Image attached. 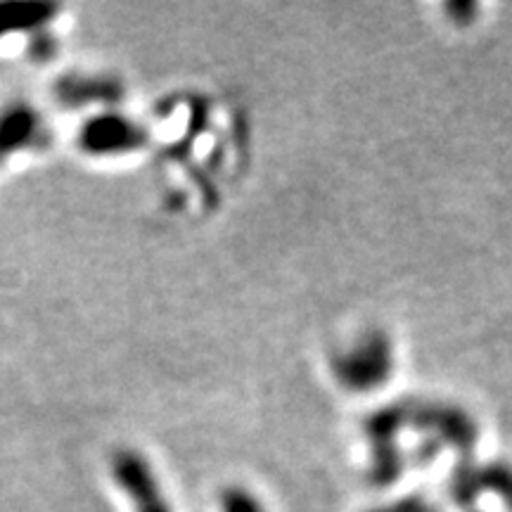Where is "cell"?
<instances>
[{
	"mask_svg": "<svg viewBox=\"0 0 512 512\" xmlns=\"http://www.w3.org/2000/svg\"><path fill=\"white\" fill-rule=\"evenodd\" d=\"M112 477L136 503L138 512H174L164 501L155 472L136 451H121L112 460Z\"/></svg>",
	"mask_w": 512,
	"mask_h": 512,
	"instance_id": "obj_1",
	"label": "cell"
},
{
	"mask_svg": "<svg viewBox=\"0 0 512 512\" xmlns=\"http://www.w3.org/2000/svg\"><path fill=\"white\" fill-rule=\"evenodd\" d=\"M86 140L93 150H110L112 140H114V147H121V145H131L133 136H131V126L124 124V121L114 119V121H93L91 128L86 131Z\"/></svg>",
	"mask_w": 512,
	"mask_h": 512,
	"instance_id": "obj_2",
	"label": "cell"
},
{
	"mask_svg": "<svg viewBox=\"0 0 512 512\" xmlns=\"http://www.w3.org/2000/svg\"><path fill=\"white\" fill-rule=\"evenodd\" d=\"M31 131V119L24 112H8V117L0 119V150L22 143L24 136Z\"/></svg>",
	"mask_w": 512,
	"mask_h": 512,
	"instance_id": "obj_3",
	"label": "cell"
},
{
	"mask_svg": "<svg viewBox=\"0 0 512 512\" xmlns=\"http://www.w3.org/2000/svg\"><path fill=\"white\" fill-rule=\"evenodd\" d=\"M221 512H266L261 503L240 486H230L221 494Z\"/></svg>",
	"mask_w": 512,
	"mask_h": 512,
	"instance_id": "obj_4",
	"label": "cell"
}]
</instances>
